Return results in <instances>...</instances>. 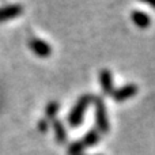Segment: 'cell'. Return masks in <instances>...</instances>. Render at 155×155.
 I'll list each match as a JSON object with an SVG mask.
<instances>
[{
    "label": "cell",
    "mask_w": 155,
    "mask_h": 155,
    "mask_svg": "<svg viewBox=\"0 0 155 155\" xmlns=\"http://www.w3.org/2000/svg\"><path fill=\"white\" fill-rule=\"evenodd\" d=\"M93 98L94 97H91V95H83L78 99L76 105L74 106V109L71 110L70 114H68V124H70L71 127H79L80 124L83 123V117H84L86 109L88 107V105H90Z\"/></svg>",
    "instance_id": "obj_1"
},
{
    "label": "cell",
    "mask_w": 155,
    "mask_h": 155,
    "mask_svg": "<svg viewBox=\"0 0 155 155\" xmlns=\"http://www.w3.org/2000/svg\"><path fill=\"white\" fill-rule=\"evenodd\" d=\"M94 102H95V123L97 128L102 134H107L109 132V120H107V113L106 106H105L104 101L98 97H94Z\"/></svg>",
    "instance_id": "obj_2"
},
{
    "label": "cell",
    "mask_w": 155,
    "mask_h": 155,
    "mask_svg": "<svg viewBox=\"0 0 155 155\" xmlns=\"http://www.w3.org/2000/svg\"><path fill=\"white\" fill-rule=\"evenodd\" d=\"M29 48L34 52L37 56L40 57H49L52 53V48L46 41L41 40V38H37V37H31L29 40Z\"/></svg>",
    "instance_id": "obj_3"
},
{
    "label": "cell",
    "mask_w": 155,
    "mask_h": 155,
    "mask_svg": "<svg viewBox=\"0 0 155 155\" xmlns=\"http://www.w3.org/2000/svg\"><path fill=\"white\" fill-rule=\"evenodd\" d=\"M136 94H137V86L131 83V84H125V86H123V87L114 90L112 97L114 101L123 102V101H127V99L132 98V97L136 95Z\"/></svg>",
    "instance_id": "obj_4"
},
{
    "label": "cell",
    "mask_w": 155,
    "mask_h": 155,
    "mask_svg": "<svg viewBox=\"0 0 155 155\" xmlns=\"http://www.w3.org/2000/svg\"><path fill=\"white\" fill-rule=\"evenodd\" d=\"M99 83H101L102 91L105 94L112 95L114 88H113V76L109 70H101L99 71Z\"/></svg>",
    "instance_id": "obj_5"
},
{
    "label": "cell",
    "mask_w": 155,
    "mask_h": 155,
    "mask_svg": "<svg viewBox=\"0 0 155 155\" xmlns=\"http://www.w3.org/2000/svg\"><path fill=\"white\" fill-rule=\"evenodd\" d=\"M23 7L21 4H8L5 7H0V21H7V19L15 18L21 15Z\"/></svg>",
    "instance_id": "obj_6"
},
{
    "label": "cell",
    "mask_w": 155,
    "mask_h": 155,
    "mask_svg": "<svg viewBox=\"0 0 155 155\" xmlns=\"http://www.w3.org/2000/svg\"><path fill=\"white\" fill-rule=\"evenodd\" d=\"M131 19L137 27L140 29H147L151 25V18L143 11H132L131 12Z\"/></svg>",
    "instance_id": "obj_7"
},
{
    "label": "cell",
    "mask_w": 155,
    "mask_h": 155,
    "mask_svg": "<svg viewBox=\"0 0 155 155\" xmlns=\"http://www.w3.org/2000/svg\"><path fill=\"white\" fill-rule=\"evenodd\" d=\"M99 142V134L95 129H90L87 134L84 135V137L82 139V143L84 144V147H91V146H95Z\"/></svg>",
    "instance_id": "obj_8"
},
{
    "label": "cell",
    "mask_w": 155,
    "mask_h": 155,
    "mask_svg": "<svg viewBox=\"0 0 155 155\" xmlns=\"http://www.w3.org/2000/svg\"><path fill=\"white\" fill-rule=\"evenodd\" d=\"M53 129H54L56 140L59 143H64L65 137H67V134H65V129H64V127H63V124L60 123L59 120H53Z\"/></svg>",
    "instance_id": "obj_9"
},
{
    "label": "cell",
    "mask_w": 155,
    "mask_h": 155,
    "mask_svg": "<svg viewBox=\"0 0 155 155\" xmlns=\"http://www.w3.org/2000/svg\"><path fill=\"white\" fill-rule=\"evenodd\" d=\"M83 150H84V144L82 143V140H78V142H74L72 144L68 147V154L80 155V154H83Z\"/></svg>",
    "instance_id": "obj_10"
},
{
    "label": "cell",
    "mask_w": 155,
    "mask_h": 155,
    "mask_svg": "<svg viewBox=\"0 0 155 155\" xmlns=\"http://www.w3.org/2000/svg\"><path fill=\"white\" fill-rule=\"evenodd\" d=\"M57 110H59V104H57L56 101H52V102H49V104L46 105L45 113H46L48 117H53V116L57 113Z\"/></svg>",
    "instance_id": "obj_11"
},
{
    "label": "cell",
    "mask_w": 155,
    "mask_h": 155,
    "mask_svg": "<svg viewBox=\"0 0 155 155\" xmlns=\"http://www.w3.org/2000/svg\"><path fill=\"white\" fill-rule=\"evenodd\" d=\"M38 125H40L41 131H42V132H45V131H46V128H48V120H42L40 124H38Z\"/></svg>",
    "instance_id": "obj_12"
},
{
    "label": "cell",
    "mask_w": 155,
    "mask_h": 155,
    "mask_svg": "<svg viewBox=\"0 0 155 155\" xmlns=\"http://www.w3.org/2000/svg\"><path fill=\"white\" fill-rule=\"evenodd\" d=\"M144 3H147L150 7H153V8H155V0H144Z\"/></svg>",
    "instance_id": "obj_13"
},
{
    "label": "cell",
    "mask_w": 155,
    "mask_h": 155,
    "mask_svg": "<svg viewBox=\"0 0 155 155\" xmlns=\"http://www.w3.org/2000/svg\"><path fill=\"white\" fill-rule=\"evenodd\" d=\"M80 155H84V154H80Z\"/></svg>",
    "instance_id": "obj_14"
}]
</instances>
